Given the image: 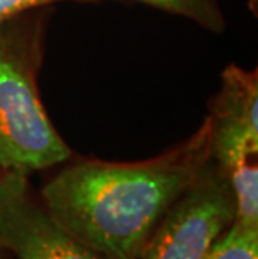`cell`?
I'll list each match as a JSON object with an SVG mask.
<instances>
[{"instance_id": "cell-1", "label": "cell", "mask_w": 258, "mask_h": 259, "mask_svg": "<svg viewBox=\"0 0 258 259\" xmlns=\"http://www.w3.org/2000/svg\"><path fill=\"white\" fill-rule=\"evenodd\" d=\"M211 159V122L141 162L81 161L52 178L41 202L60 228L106 259H138L146 241Z\"/></svg>"}, {"instance_id": "cell-2", "label": "cell", "mask_w": 258, "mask_h": 259, "mask_svg": "<svg viewBox=\"0 0 258 259\" xmlns=\"http://www.w3.org/2000/svg\"><path fill=\"white\" fill-rule=\"evenodd\" d=\"M41 24L22 15L0 24V170L29 176L70 159L42 106L37 72Z\"/></svg>"}, {"instance_id": "cell-3", "label": "cell", "mask_w": 258, "mask_h": 259, "mask_svg": "<svg viewBox=\"0 0 258 259\" xmlns=\"http://www.w3.org/2000/svg\"><path fill=\"white\" fill-rule=\"evenodd\" d=\"M235 214L228 179L210 159L161 218L138 259H205Z\"/></svg>"}, {"instance_id": "cell-4", "label": "cell", "mask_w": 258, "mask_h": 259, "mask_svg": "<svg viewBox=\"0 0 258 259\" xmlns=\"http://www.w3.org/2000/svg\"><path fill=\"white\" fill-rule=\"evenodd\" d=\"M0 249L17 259H106L60 228L15 172L0 176Z\"/></svg>"}, {"instance_id": "cell-5", "label": "cell", "mask_w": 258, "mask_h": 259, "mask_svg": "<svg viewBox=\"0 0 258 259\" xmlns=\"http://www.w3.org/2000/svg\"><path fill=\"white\" fill-rule=\"evenodd\" d=\"M211 159L225 178L256 166L258 74L228 65L222 87L210 104Z\"/></svg>"}, {"instance_id": "cell-6", "label": "cell", "mask_w": 258, "mask_h": 259, "mask_svg": "<svg viewBox=\"0 0 258 259\" xmlns=\"http://www.w3.org/2000/svg\"><path fill=\"white\" fill-rule=\"evenodd\" d=\"M136 2L146 4L166 14L179 15L186 20L195 22L208 32L222 34L227 29V19L219 0H136Z\"/></svg>"}, {"instance_id": "cell-7", "label": "cell", "mask_w": 258, "mask_h": 259, "mask_svg": "<svg viewBox=\"0 0 258 259\" xmlns=\"http://www.w3.org/2000/svg\"><path fill=\"white\" fill-rule=\"evenodd\" d=\"M205 259H258V228L233 221Z\"/></svg>"}, {"instance_id": "cell-8", "label": "cell", "mask_w": 258, "mask_h": 259, "mask_svg": "<svg viewBox=\"0 0 258 259\" xmlns=\"http://www.w3.org/2000/svg\"><path fill=\"white\" fill-rule=\"evenodd\" d=\"M56 2H64V0H0V24L24 15V12L29 10Z\"/></svg>"}, {"instance_id": "cell-9", "label": "cell", "mask_w": 258, "mask_h": 259, "mask_svg": "<svg viewBox=\"0 0 258 259\" xmlns=\"http://www.w3.org/2000/svg\"><path fill=\"white\" fill-rule=\"evenodd\" d=\"M0 176H2V170H0Z\"/></svg>"}]
</instances>
